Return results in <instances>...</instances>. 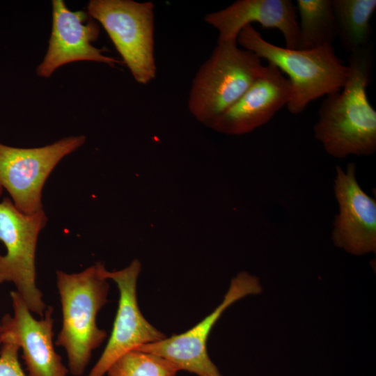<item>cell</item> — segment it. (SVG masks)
I'll return each instance as SVG.
<instances>
[{"instance_id":"4","label":"cell","mask_w":376,"mask_h":376,"mask_svg":"<svg viewBox=\"0 0 376 376\" xmlns=\"http://www.w3.org/2000/svg\"><path fill=\"white\" fill-rule=\"evenodd\" d=\"M264 70L261 59L239 47L237 41L217 42L192 81L188 98L190 113L210 127Z\"/></svg>"},{"instance_id":"1","label":"cell","mask_w":376,"mask_h":376,"mask_svg":"<svg viewBox=\"0 0 376 376\" xmlns=\"http://www.w3.org/2000/svg\"><path fill=\"white\" fill-rule=\"evenodd\" d=\"M347 61L350 72L345 85L326 95L313 127L315 139L337 159L370 156L376 151V111L367 95L372 48L349 54Z\"/></svg>"},{"instance_id":"14","label":"cell","mask_w":376,"mask_h":376,"mask_svg":"<svg viewBox=\"0 0 376 376\" xmlns=\"http://www.w3.org/2000/svg\"><path fill=\"white\" fill-rule=\"evenodd\" d=\"M204 20L217 30V42L237 41L244 26L258 22L263 27L280 31L285 47L298 49L299 19L297 7L290 0H238L207 14Z\"/></svg>"},{"instance_id":"3","label":"cell","mask_w":376,"mask_h":376,"mask_svg":"<svg viewBox=\"0 0 376 376\" xmlns=\"http://www.w3.org/2000/svg\"><path fill=\"white\" fill-rule=\"evenodd\" d=\"M104 267L98 262L78 273L56 272L63 320L55 343L65 350L68 370L75 376L84 374L93 351L107 336L96 322L109 289Z\"/></svg>"},{"instance_id":"2","label":"cell","mask_w":376,"mask_h":376,"mask_svg":"<svg viewBox=\"0 0 376 376\" xmlns=\"http://www.w3.org/2000/svg\"><path fill=\"white\" fill-rule=\"evenodd\" d=\"M237 43L288 75L292 96L286 107L293 115L301 113L311 102L339 91L349 75L347 64L336 55L334 45L311 49L281 47L265 40L251 24L241 30Z\"/></svg>"},{"instance_id":"7","label":"cell","mask_w":376,"mask_h":376,"mask_svg":"<svg viewBox=\"0 0 376 376\" xmlns=\"http://www.w3.org/2000/svg\"><path fill=\"white\" fill-rule=\"evenodd\" d=\"M70 136L36 148H18L0 142V196L6 190L15 207L31 214L43 210L44 185L57 164L86 142Z\"/></svg>"},{"instance_id":"9","label":"cell","mask_w":376,"mask_h":376,"mask_svg":"<svg viewBox=\"0 0 376 376\" xmlns=\"http://www.w3.org/2000/svg\"><path fill=\"white\" fill-rule=\"evenodd\" d=\"M99 24L86 11H72L63 0L52 1V29L47 52L36 68L42 78L50 77L63 65L93 61L114 67L123 63L93 44L100 36Z\"/></svg>"},{"instance_id":"17","label":"cell","mask_w":376,"mask_h":376,"mask_svg":"<svg viewBox=\"0 0 376 376\" xmlns=\"http://www.w3.org/2000/svg\"><path fill=\"white\" fill-rule=\"evenodd\" d=\"M178 368L159 356L134 350L118 359L107 370L108 376H176Z\"/></svg>"},{"instance_id":"10","label":"cell","mask_w":376,"mask_h":376,"mask_svg":"<svg viewBox=\"0 0 376 376\" xmlns=\"http://www.w3.org/2000/svg\"><path fill=\"white\" fill-rule=\"evenodd\" d=\"M141 268L139 260L136 259L120 270L103 269L104 276L113 281L118 288V306L108 343L87 376H104L123 354L166 337L146 320L139 309L136 282Z\"/></svg>"},{"instance_id":"15","label":"cell","mask_w":376,"mask_h":376,"mask_svg":"<svg viewBox=\"0 0 376 376\" xmlns=\"http://www.w3.org/2000/svg\"><path fill=\"white\" fill-rule=\"evenodd\" d=\"M337 37L349 54L372 48L370 19L375 0H332Z\"/></svg>"},{"instance_id":"19","label":"cell","mask_w":376,"mask_h":376,"mask_svg":"<svg viewBox=\"0 0 376 376\" xmlns=\"http://www.w3.org/2000/svg\"><path fill=\"white\" fill-rule=\"evenodd\" d=\"M2 343L1 340V322H0V344Z\"/></svg>"},{"instance_id":"18","label":"cell","mask_w":376,"mask_h":376,"mask_svg":"<svg viewBox=\"0 0 376 376\" xmlns=\"http://www.w3.org/2000/svg\"><path fill=\"white\" fill-rule=\"evenodd\" d=\"M19 347L10 343H2L0 350V376H26L18 359Z\"/></svg>"},{"instance_id":"12","label":"cell","mask_w":376,"mask_h":376,"mask_svg":"<svg viewBox=\"0 0 376 376\" xmlns=\"http://www.w3.org/2000/svg\"><path fill=\"white\" fill-rule=\"evenodd\" d=\"M10 297L13 315L2 318V343H13L22 350L28 376H67L69 370L54 347L53 308L47 307L36 320L17 291H12Z\"/></svg>"},{"instance_id":"8","label":"cell","mask_w":376,"mask_h":376,"mask_svg":"<svg viewBox=\"0 0 376 376\" xmlns=\"http://www.w3.org/2000/svg\"><path fill=\"white\" fill-rule=\"evenodd\" d=\"M263 291L260 280L246 272L231 279L222 302L200 322L180 334L173 335L136 350L150 353L174 364L179 371L186 370L198 376H223L207 351L208 336L224 311L239 299L259 295Z\"/></svg>"},{"instance_id":"11","label":"cell","mask_w":376,"mask_h":376,"mask_svg":"<svg viewBox=\"0 0 376 376\" xmlns=\"http://www.w3.org/2000/svg\"><path fill=\"white\" fill-rule=\"evenodd\" d=\"M334 193L338 205L331 230L334 244L354 256L376 252V200L360 186L357 165L336 166Z\"/></svg>"},{"instance_id":"16","label":"cell","mask_w":376,"mask_h":376,"mask_svg":"<svg viewBox=\"0 0 376 376\" xmlns=\"http://www.w3.org/2000/svg\"><path fill=\"white\" fill-rule=\"evenodd\" d=\"M299 49L333 45L337 29L332 0H297Z\"/></svg>"},{"instance_id":"6","label":"cell","mask_w":376,"mask_h":376,"mask_svg":"<svg viewBox=\"0 0 376 376\" xmlns=\"http://www.w3.org/2000/svg\"><path fill=\"white\" fill-rule=\"evenodd\" d=\"M47 223L43 210L27 214L17 210L10 198L0 202V241L6 249L5 255L0 254V283H13L30 311L40 317L47 308L36 286V252Z\"/></svg>"},{"instance_id":"5","label":"cell","mask_w":376,"mask_h":376,"mask_svg":"<svg viewBox=\"0 0 376 376\" xmlns=\"http://www.w3.org/2000/svg\"><path fill=\"white\" fill-rule=\"evenodd\" d=\"M86 12L102 26L134 80L142 85L152 81L157 74L154 3L91 0Z\"/></svg>"},{"instance_id":"13","label":"cell","mask_w":376,"mask_h":376,"mask_svg":"<svg viewBox=\"0 0 376 376\" xmlns=\"http://www.w3.org/2000/svg\"><path fill=\"white\" fill-rule=\"evenodd\" d=\"M291 96L292 86L288 78L268 63L261 75L210 128L228 135L251 132L287 106Z\"/></svg>"}]
</instances>
